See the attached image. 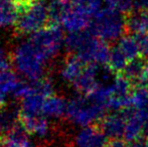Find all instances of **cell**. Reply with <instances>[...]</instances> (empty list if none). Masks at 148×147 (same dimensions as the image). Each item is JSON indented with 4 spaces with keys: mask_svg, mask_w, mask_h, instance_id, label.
<instances>
[{
    "mask_svg": "<svg viewBox=\"0 0 148 147\" xmlns=\"http://www.w3.org/2000/svg\"><path fill=\"white\" fill-rule=\"evenodd\" d=\"M88 29L95 36L107 42L119 40L126 34L125 14L116 8H103L92 17Z\"/></svg>",
    "mask_w": 148,
    "mask_h": 147,
    "instance_id": "obj_1",
    "label": "cell"
},
{
    "mask_svg": "<svg viewBox=\"0 0 148 147\" xmlns=\"http://www.w3.org/2000/svg\"><path fill=\"white\" fill-rule=\"evenodd\" d=\"M11 59L15 69L31 81L43 78L45 63L49 61L29 39L16 47Z\"/></svg>",
    "mask_w": 148,
    "mask_h": 147,
    "instance_id": "obj_2",
    "label": "cell"
},
{
    "mask_svg": "<svg viewBox=\"0 0 148 147\" xmlns=\"http://www.w3.org/2000/svg\"><path fill=\"white\" fill-rule=\"evenodd\" d=\"M107 109L92 101L86 95H81L68 102L66 117L70 121L86 127L97 124L106 115Z\"/></svg>",
    "mask_w": 148,
    "mask_h": 147,
    "instance_id": "obj_3",
    "label": "cell"
},
{
    "mask_svg": "<svg viewBox=\"0 0 148 147\" xmlns=\"http://www.w3.org/2000/svg\"><path fill=\"white\" fill-rule=\"evenodd\" d=\"M47 25H49L47 6L43 1H38L19 14L14 24V31L18 36H23L33 34Z\"/></svg>",
    "mask_w": 148,
    "mask_h": 147,
    "instance_id": "obj_4",
    "label": "cell"
},
{
    "mask_svg": "<svg viewBox=\"0 0 148 147\" xmlns=\"http://www.w3.org/2000/svg\"><path fill=\"white\" fill-rule=\"evenodd\" d=\"M29 40L49 59L59 53L64 41V32L60 24H49L31 34Z\"/></svg>",
    "mask_w": 148,
    "mask_h": 147,
    "instance_id": "obj_5",
    "label": "cell"
},
{
    "mask_svg": "<svg viewBox=\"0 0 148 147\" xmlns=\"http://www.w3.org/2000/svg\"><path fill=\"white\" fill-rule=\"evenodd\" d=\"M92 17L72 0L69 1L68 7L62 18V24L68 31L75 32L87 29L90 25Z\"/></svg>",
    "mask_w": 148,
    "mask_h": 147,
    "instance_id": "obj_6",
    "label": "cell"
},
{
    "mask_svg": "<svg viewBox=\"0 0 148 147\" xmlns=\"http://www.w3.org/2000/svg\"><path fill=\"white\" fill-rule=\"evenodd\" d=\"M110 138L100 129L97 124L82 128L75 138L78 147H107Z\"/></svg>",
    "mask_w": 148,
    "mask_h": 147,
    "instance_id": "obj_7",
    "label": "cell"
},
{
    "mask_svg": "<svg viewBox=\"0 0 148 147\" xmlns=\"http://www.w3.org/2000/svg\"><path fill=\"white\" fill-rule=\"evenodd\" d=\"M97 125L110 139H119L124 137L126 117L124 112L119 110L118 112L105 115Z\"/></svg>",
    "mask_w": 148,
    "mask_h": 147,
    "instance_id": "obj_8",
    "label": "cell"
},
{
    "mask_svg": "<svg viewBox=\"0 0 148 147\" xmlns=\"http://www.w3.org/2000/svg\"><path fill=\"white\" fill-rule=\"evenodd\" d=\"M19 123L29 135H36L39 137L47 136L51 128L47 116L43 114L30 115V114H24L20 111Z\"/></svg>",
    "mask_w": 148,
    "mask_h": 147,
    "instance_id": "obj_9",
    "label": "cell"
},
{
    "mask_svg": "<svg viewBox=\"0 0 148 147\" xmlns=\"http://www.w3.org/2000/svg\"><path fill=\"white\" fill-rule=\"evenodd\" d=\"M126 34L139 36L148 34V10L133 9L125 14Z\"/></svg>",
    "mask_w": 148,
    "mask_h": 147,
    "instance_id": "obj_10",
    "label": "cell"
},
{
    "mask_svg": "<svg viewBox=\"0 0 148 147\" xmlns=\"http://www.w3.org/2000/svg\"><path fill=\"white\" fill-rule=\"evenodd\" d=\"M87 63H85L78 55L72 53L66 57L64 67L62 69V77L66 82L72 84L85 69Z\"/></svg>",
    "mask_w": 148,
    "mask_h": 147,
    "instance_id": "obj_11",
    "label": "cell"
},
{
    "mask_svg": "<svg viewBox=\"0 0 148 147\" xmlns=\"http://www.w3.org/2000/svg\"><path fill=\"white\" fill-rule=\"evenodd\" d=\"M20 105L12 104L0 109V133L6 134L19 122Z\"/></svg>",
    "mask_w": 148,
    "mask_h": 147,
    "instance_id": "obj_12",
    "label": "cell"
},
{
    "mask_svg": "<svg viewBox=\"0 0 148 147\" xmlns=\"http://www.w3.org/2000/svg\"><path fill=\"white\" fill-rule=\"evenodd\" d=\"M68 102L59 96L47 97L42 105V114L49 117H62L66 116Z\"/></svg>",
    "mask_w": 148,
    "mask_h": 147,
    "instance_id": "obj_13",
    "label": "cell"
},
{
    "mask_svg": "<svg viewBox=\"0 0 148 147\" xmlns=\"http://www.w3.org/2000/svg\"><path fill=\"white\" fill-rule=\"evenodd\" d=\"M19 16L14 0H0V27L14 25Z\"/></svg>",
    "mask_w": 148,
    "mask_h": 147,
    "instance_id": "obj_14",
    "label": "cell"
},
{
    "mask_svg": "<svg viewBox=\"0 0 148 147\" xmlns=\"http://www.w3.org/2000/svg\"><path fill=\"white\" fill-rule=\"evenodd\" d=\"M117 45L119 46V49L122 51V53L126 55L128 61H131V59H135V57L140 55L139 44L135 36L124 34V36L118 40Z\"/></svg>",
    "mask_w": 148,
    "mask_h": 147,
    "instance_id": "obj_15",
    "label": "cell"
},
{
    "mask_svg": "<svg viewBox=\"0 0 148 147\" xmlns=\"http://www.w3.org/2000/svg\"><path fill=\"white\" fill-rule=\"evenodd\" d=\"M128 62V59L122 53V51L119 49L118 45H115V46L112 47L107 66L116 75H120L123 72V70L125 69Z\"/></svg>",
    "mask_w": 148,
    "mask_h": 147,
    "instance_id": "obj_16",
    "label": "cell"
},
{
    "mask_svg": "<svg viewBox=\"0 0 148 147\" xmlns=\"http://www.w3.org/2000/svg\"><path fill=\"white\" fill-rule=\"evenodd\" d=\"M20 81L17 76L11 70L0 71V93L6 95L7 93H12Z\"/></svg>",
    "mask_w": 148,
    "mask_h": 147,
    "instance_id": "obj_17",
    "label": "cell"
},
{
    "mask_svg": "<svg viewBox=\"0 0 148 147\" xmlns=\"http://www.w3.org/2000/svg\"><path fill=\"white\" fill-rule=\"evenodd\" d=\"M135 2L136 0H118L116 9L122 12L123 14H127L134 9Z\"/></svg>",
    "mask_w": 148,
    "mask_h": 147,
    "instance_id": "obj_18",
    "label": "cell"
},
{
    "mask_svg": "<svg viewBox=\"0 0 148 147\" xmlns=\"http://www.w3.org/2000/svg\"><path fill=\"white\" fill-rule=\"evenodd\" d=\"M107 147H131V142L126 141L123 138L119 139H110Z\"/></svg>",
    "mask_w": 148,
    "mask_h": 147,
    "instance_id": "obj_19",
    "label": "cell"
},
{
    "mask_svg": "<svg viewBox=\"0 0 148 147\" xmlns=\"http://www.w3.org/2000/svg\"><path fill=\"white\" fill-rule=\"evenodd\" d=\"M104 3L107 5V7H111V8H116L117 5L118 0H103Z\"/></svg>",
    "mask_w": 148,
    "mask_h": 147,
    "instance_id": "obj_20",
    "label": "cell"
},
{
    "mask_svg": "<svg viewBox=\"0 0 148 147\" xmlns=\"http://www.w3.org/2000/svg\"><path fill=\"white\" fill-rule=\"evenodd\" d=\"M5 105H6L5 104V95L0 93V109L3 108Z\"/></svg>",
    "mask_w": 148,
    "mask_h": 147,
    "instance_id": "obj_21",
    "label": "cell"
},
{
    "mask_svg": "<svg viewBox=\"0 0 148 147\" xmlns=\"http://www.w3.org/2000/svg\"><path fill=\"white\" fill-rule=\"evenodd\" d=\"M144 147H148V137L145 139V143H144Z\"/></svg>",
    "mask_w": 148,
    "mask_h": 147,
    "instance_id": "obj_22",
    "label": "cell"
},
{
    "mask_svg": "<svg viewBox=\"0 0 148 147\" xmlns=\"http://www.w3.org/2000/svg\"><path fill=\"white\" fill-rule=\"evenodd\" d=\"M70 147H78V146H76V145H71Z\"/></svg>",
    "mask_w": 148,
    "mask_h": 147,
    "instance_id": "obj_23",
    "label": "cell"
},
{
    "mask_svg": "<svg viewBox=\"0 0 148 147\" xmlns=\"http://www.w3.org/2000/svg\"><path fill=\"white\" fill-rule=\"evenodd\" d=\"M66 1H69V0H66Z\"/></svg>",
    "mask_w": 148,
    "mask_h": 147,
    "instance_id": "obj_24",
    "label": "cell"
}]
</instances>
